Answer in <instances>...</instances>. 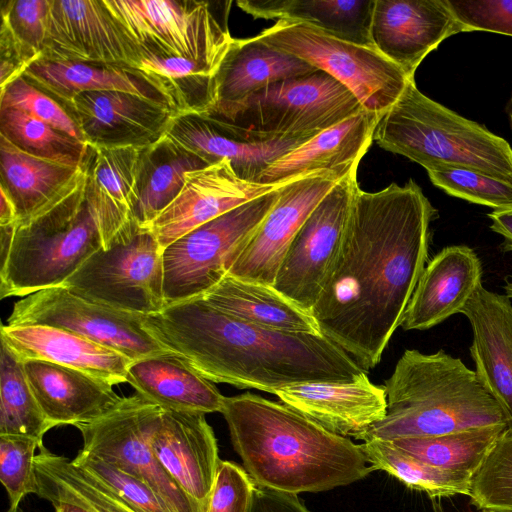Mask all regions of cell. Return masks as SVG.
Listing matches in <instances>:
<instances>
[{
	"instance_id": "obj_48",
	"label": "cell",
	"mask_w": 512,
	"mask_h": 512,
	"mask_svg": "<svg viewBox=\"0 0 512 512\" xmlns=\"http://www.w3.org/2000/svg\"><path fill=\"white\" fill-rule=\"evenodd\" d=\"M446 3L463 32L486 31L512 36V0H446Z\"/></svg>"
},
{
	"instance_id": "obj_39",
	"label": "cell",
	"mask_w": 512,
	"mask_h": 512,
	"mask_svg": "<svg viewBox=\"0 0 512 512\" xmlns=\"http://www.w3.org/2000/svg\"><path fill=\"white\" fill-rule=\"evenodd\" d=\"M0 435H25L40 441L53 428L29 384L24 363L0 341Z\"/></svg>"
},
{
	"instance_id": "obj_45",
	"label": "cell",
	"mask_w": 512,
	"mask_h": 512,
	"mask_svg": "<svg viewBox=\"0 0 512 512\" xmlns=\"http://www.w3.org/2000/svg\"><path fill=\"white\" fill-rule=\"evenodd\" d=\"M0 108L21 110L78 140L84 141L81 132L65 108L24 76L16 78L0 89Z\"/></svg>"
},
{
	"instance_id": "obj_32",
	"label": "cell",
	"mask_w": 512,
	"mask_h": 512,
	"mask_svg": "<svg viewBox=\"0 0 512 512\" xmlns=\"http://www.w3.org/2000/svg\"><path fill=\"white\" fill-rule=\"evenodd\" d=\"M127 382L165 410L221 413L225 398L212 381L171 352L132 361Z\"/></svg>"
},
{
	"instance_id": "obj_15",
	"label": "cell",
	"mask_w": 512,
	"mask_h": 512,
	"mask_svg": "<svg viewBox=\"0 0 512 512\" xmlns=\"http://www.w3.org/2000/svg\"><path fill=\"white\" fill-rule=\"evenodd\" d=\"M41 58L139 70L144 53L103 0H51Z\"/></svg>"
},
{
	"instance_id": "obj_46",
	"label": "cell",
	"mask_w": 512,
	"mask_h": 512,
	"mask_svg": "<svg viewBox=\"0 0 512 512\" xmlns=\"http://www.w3.org/2000/svg\"><path fill=\"white\" fill-rule=\"evenodd\" d=\"M51 0H3L1 23L29 51L42 57L48 30Z\"/></svg>"
},
{
	"instance_id": "obj_3",
	"label": "cell",
	"mask_w": 512,
	"mask_h": 512,
	"mask_svg": "<svg viewBox=\"0 0 512 512\" xmlns=\"http://www.w3.org/2000/svg\"><path fill=\"white\" fill-rule=\"evenodd\" d=\"M221 414L243 468L258 486L298 495L346 486L374 471L360 444L281 401L250 392L225 396Z\"/></svg>"
},
{
	"instance_id": "obj_49",
	"label": "cell",
	"mask_w": 512,
	"mask_h": 512,
	"mask_svg": "<svg viewBox=\"0 0 512 512\" xmlns=\"http://www.w3.org/2000/svg\"><path fill=\"white\" fill-rule=\"evenodd\" d=\"M251 512H311L297 494L281 492L255 484Z\"/></svg>"
},
{
	"instance_id": "obj_44",
	"label": "cell",
	"mask_w": 512,
	"mask_h": 512,
	"mask_svg": "<svg viewBox=\"0 0 512 512\" xmlns=\"http://www.w3.org/2000/svg\"><path fill=\"white\" fill-rule=\"evenodd\" d=\"M72 462L98 479L136 512H172L145 483L97 456L81 450Z\"/></svg>"
},
{
	"instance_id": "obj_28",
	"label": "cell",
	"mask_w": 512,
	"mask_h": 512,
	"mask_svg": "<svg viewBox=\"0 0 512 512\" xmlns=\"http://www.w3.org/2000/svg\"><path fill=\"white\" fill-rule=\"evenodd\" d=\"M163 138L199 157L207 165L228 160L240 178L251 182H257L262 171L273 161L307 141H245L196 113L178 114Z\"/></svg>"
},
{
	"instance_id": "obj_5",
	"label": "cell",
	"mask_w": 512,
	"mask_h": 512,
	"mask_svg": "<svg viewBox=\"0 0 512 512\" xmlns=\"http://www.w3.org/2000/svg\"><path fill=\"white\" fill-rule=\"evenodd\" d=\"M373 140L430 171L469 169L512 183L509 143L430 99L410 80L379 118Z\"/></svg>"
},
{
	"instance_id": "obj_21",
	"label": "cell",
	"mask_w": 512,
	"mask_h": 512,
	"mask_svg": "<svg viewBox=\"0 0 512 512\" xmlns=\"http://www.w3.org/2000/svg\"><path fill=\"white\" fill-rule=\"evenodd\" d=\"M380 116L363 108L273 161L257 183L280 185L322 171L340 179L357 177L359 162L374 141Z\"/></svg>"
},
{
	"instance_id": "obj_51",
	"label": "cell",
	"mask_w": 512,
	"mask_h": 512,
	"mask_svg": "<svg viewBox=\"0 0 512 512\" xmlns=\"http://www.w3.org/2000/svg\"><path fill=\"white\" fill-rule=\"evenodd\" d=\"M0 195V226L16 223L17 212L12 199L2 187Z\"/></svg>"
},
{
	"instance_id": "obj_13",
	"label": "cell",
	"mask_w": 512,
	"mask_h": 512,
	"mask_svg": "<svg viewBox=\"0 0 512 512\" xmlns=\"http://www.w3.org/2000/svg\"><path fill=\"white\" fill-rule=\"evenodd\" d=\"M144 316L87 300L61 285L39 290L15 302L6 325L64 329L135 361L168 352L144 328Z\"/></svg>"
},
{
	"instance_id": "obj_47",
	"label": "cell",
	"mask_w": 512,
	"mask_h": 512,
	"mask_svg": "<svg viewBox=\"0 0 512 512\" xmlns=\"http://www.w3.org/2000/svg\"><path fill=\"white\" fill-rule=\"evenodd\" d=\"M254 490L243 466L220 460L205 512H251Z\"/></svg>"
},
{
	"instance_id": "obj_50",
	"label": "cell",
	"mask_w": 512,
	"mask_h": 512,
	"mask_svg": "<svg viewBox=\"0 0 512 512\" xmlns=\"http://www.w3.org/2000/svg\"><path fill=\"white\" fill-rule=\"evenodd\" d=\"M488 217L491 220L490 229L504 239L503 251L512 252V205L494 209L488 214Z\"/></svg>"
},
{
	"instance_id": "obj_10",
	"label": "cell",
	"mask_w": 512,
	"mask_h": 512,
	"mask_svg": "<svg viewBox=\"0 0 512 512\" xmlns=\"http://www.w3.org/2000/svg\"><path fill=\"white\" fill-rule=\"evenodd\" d=\"M256 37L329 74L349 89L364 109L380 115L414 80L374 48L338 39L308 24L278 20Z\"/></svg>"
},
{
	"instance_id": "obj_35",
	"label": "cell",
	"mask_w": 512,
	"mask_h": 512,
	"mask_svg": "<svg viewBox=\"0 0 512 512\" xmlns=\"http://www.w3.org/2000/svg\"><path fill=\"white\" fill-rule=\"evenodd\" d=\"M207 164L164 138L145 148L133 218L147 227L179 194L186 173Z\"/></svg>"
},
{
	"instance_id": "obj_6",
	"label": "cell",
	"mask_w": 512,
	"mask_h": 512,
	"mask_svg": "<svg viewBox=\"0 0 512 512\" xmlns=\"http://www.w3.org/2000/svg\"><path fill=\"white\" fill-rule=\"evenodd\" d=\"M363 107L324 71L276 82L205 116L245 141L308 140Z\"/></svg>"
},
{
	"instance_id": "obj_40",
	"label": "cell",
	"mask_w": 512,
	"mask_h": 512,
	"mask_svg": "<svg viewBox=\"0 0 512 512\" xmlns=\"http://www.w3.org/2000/svg\"><path fill=\"white\" fill-rule=\"evenodd\" d=\"M0 135L32 156L85 167L90 146L52 125L14 108H0Z\"/></svg>"
},
{
	"instance_id": "obj_37",
	"label": "cell",
	"mask_w": 512,
	"mask_h": 512,
	"mask_svg": "<svg viewBox=\"0 0 512 512\" xmlns=\"http://www.w3.org/2000/svg\"><path fill=\"white\" fill-rule=\"evenodd\" d=\"M506 430L495 425L391 442L432 466L472 476Z\"/></svg>"
},
{
	"instance_id": "obj_34",
	"label": "cell",
	"mask_w": 512,
	"mask_h": 512,
	"mask_svg": "<svg viewBox=\"0 0 512 512\" xmlns=\"http://www.w3.org/2000/svg\"><path fill=\"white\" fill-rule=\"evenodd\" d=\"M237 5L254 18L300 22L338 39L372 47L374 0H241Z\"/></svg>"
},
{
	"instance_id": "obj_57",
	"label": "cell",
	"mask_w": 512,
	"mask_h": 512,
	"mask_svg": "<svg viewBox=\"0 0 512 512\" xmlns=\"http://www.w3.org/2000/svg\"><path fill=\"white\" fill-rule=\"evenodd\" d=\"M511 120H512V113H511Z\"/></svg>"
},
{
	"instance_id": "obj_27",
	"label": "cell",
	"mask_w": 512,
	"mask_h": 512,
	"mask_svg": "<svg viewBox=\"0 0 512 512\" xmlns=\"http://www.w3.org/2000/svg\"><path fill=\"white\" fill-rule=\"evenodd\" d=\"M2 187L12 199L17 225L29 223L69 197L86 180L75 167L23 152L0 135Z\"/></svg>"
},
{
	"instance_id": "obj_42",
	"label": "cell",
	"mask_w": 512,
	"mask_h": 512,
	"mask_svg": "<svg viewBox=\"0 0 512 512\" xmlns=\"http://www.w3.org/2000/svg\"><path fill=\"white\" fill-rule=\"evenodd\" d=\"M42 441L25 435H0V480L10 507L19 506L29 494H38L35 451Z\"/></svg>"
},
{
	"instance_id": "obj_1",
	"label": "cell",
	"mask_w": 512,
	"mask_h": 512,
	"mask_svg": "<svg viewBox=\"0 0 512 512\" xmlns=\"http://www.w3.org/2000/svg\"><path fill=\"white\" fill-rule=\"evenodd\" d=\"M436 209L412 180L355 188L344 235L311 313L365 370L381 360L428 261Z\"/></svg>"
},
{
	"instance_id": "obj_36",
	"label": "cell",
	"mask_w": 512,
	"mask_h": 512,
	"mask_svg": "<svg viewBox=\"0 0 512 512\" xmlns=\"http://www.w3.org/2000/svg\"><path fill=\"white\" fill-rule=\"evenodd\" d=\"M38 496L64 501L91 512H136L114 492L72 460L56 455L44 446L35 456Z\"/></svg>"
},
{
	"instance_id": "obj_7",
	"label": "cell",
	"mask_w": 512,
	"mask_h": 512,
	"mask_svg": "<svg viewBox=\"0 0 512 512\" xmlns=\"http://www.w3.org/2000/svg\"><path fill=\"white\" fill-rule=\"evenodd\" d=\"M86 180L69 197L29 223L17 225L0 268L1 298L61 286L108 240L85 197Z\"/></svg>"
},
{
	"instance_id": "obj_52",
	"label": "cell",
	"mask_w": 512,
	"mask_h": 512,
	"mask_svg": "<svg viewBox=\"0 0 512 512\" xmlns=\"http://www.w3.org/2000/svg\"><path fill=\"white\" fill-rule=\"evenodd\" d=\"M16 223L0 226V268H2L11 251Z\"/></svg>"
},
{
	"instance_id": "obj_22",
	"label": "cell",
	"mask_w": 512,
	"mask_h": 512,
	"mask_svg": "<svg viewBox=\"0 0 512 512\" xmlns=\"http://www.w3.org/2000/svg\"><path fill=\"white\" fill-rule=\"evenodd\" d=\"M461 314L472 329L470 354L480 384L499 404L512 433V303L506 296L477 287Z\"/></svg>"
},
{
	"instance_id": "obj_19",
	"label": "cell",
	"mask_w": 512,
	"mask_h": 512,
	"mask_svg": "<svg viewBox=\"0 0 512 512\" xmlns=\"http://www.w3.org/2000/svg\"><path fill=\"white\" fill-rule=\"evenodd\" d=\"M284 184L244 180L230 161L222 160L188 171L179 194L146 228L164 249L199 226Z\"/></svg>"
},
{
	"instance_id": "obj_12",
	"label": "cell",
	"mask_w": 512,
	"mask_h": 512,
	"mask_svg": "<svg viewBox=\"0 0 512 512\" xmlns=\"http://www.w3.org/2000/svg\"><path fill=\"white\" fill-rule=\"evenodd\" d=\"M161 412L139 394L122 397L101 417L77 426L81 450L145 483L172 512H204L164 470L150 447L149 436Z\"/></svg>"
},
{
	"instance_id": "obj_33",
	"label": "cell",
	"mask_w": 512,
	"mask_h": 512,
	"mask_svg": "<svg viewBox=\"0 0 512 512\" xmlns=\"http://www.w3.org/2000/svg\"><path fill=\"white\" fill-rule=\"evenodd\" d=\"M199 298L227 315L263 328L295 334H322L311 312L271 285L226 275Z\"/></svg>"
},
{
	"instance_id": "obj_26",
	"label": "cell",
	"mask_w": 512,
	"mask_h": 512,
	"mask_svg": "<svg viewBox=\"0 0 512 512\" xmlns=\"http://www.w3.org/2000/svg\"><path fill=\"white\" fill-rule=\"evenodd\" d=\"M1 340L21 360L70 367L111 386L127 382L132 360L70 331L45 325H1Z\"/></svg>"
},
{
	"instance_id": "obj_55",
	"label": "cell",
	"mask_w": 512,
	"mask_h": 512,
	"mask_svg": "<svg viewBox=\"0 0 512 512\" xmlns=\"http://www.w3.org/2000/svg\"><path fill=\"white\" fill-rule=\"evenodd\" d=\"M6 512H23V510L17 506V507H9V509Z\"/></svg>"
},
{
	"instance_id": "obj_9",
	"label": "cell",
	"mask_w": 512,
	"mask_h": 512,
	"mask_svg": "<svg viewBox=\"0 0 512 512\" xmlns=\"http://www.w3.org/2000/svg\"><path fill=\"white\" fill-rule=\"evenodd\" d=\"M282 186L199 226L163 249L165 306L202 297L227 275L277 202Z\"/></svg>"
},
{
	"instance_id": "obj_41",
	"label": "cell",
	"mask_w": 512,
	"mask_h": 512,
	"mask_svg": "<svg viewBox=\"0 0 512 512\" xmlns=\"http://www.w3.org/2000/svg\"><path fill=\"white\" fill-rule=\"evenodd\" d=\"M468 497L478 510L512 512V433L508 430L471 476Z\"/></svg>"
},
{
	"instance_id": "obj_14",
	"label": "cell",
	"mask_w": 512,
	"mask_h": 512,
	"mask_svg": "<svg viewBox=\"0 0 512 512\" xmlns=\"http://www.w3.org/2000/svg\"><path fill=\"white\" fill-rule=\"evenodd\" d=\"M357 177L339 181L320 201L291 242L273 287L312 311L346 228Z\"/></svg>"
},
{
	"instance_id": "obj_11",
	"label": "cell",
	"mask_w": 512,
	"mask_h": 512,
	"mask_svg": "<svg viewBox=\"0 0 512 512\" xmlns=\"http://www.w3.org/2000/svg\"><path fill=\"white\" fill-rule=\"evenodd\" d=\"M144 56L181 57L217 69L234 38L227 17L197 0H103Z\"/></svg>"
},
{
	"instance_id": "obj_16",
	"label": "cell",
	"mask_w": 512,
	"mask_h": 512,
	"mask_svg": "<svg viewBox=\"0 0 512 512\" xmlns=\"http://www.w3.org/2000/svg\"><path fill=\"white\" fill-rule=\"evenodd\" d=\"M92 147H149L180 112L167 103L121 91L85 92L60 103Z\"/></svg>"
},
{
	"instance_id": "obj_2",
	"label": "cell",
	"mask_w": 512,
	"mask_h": 512,
	"mask_svg": "<svg viewBox=\"0 0 512 512\" xmlns=\"http://www.w3.org/2000/svg\"><path fill=\"white\" fill-rule=\"evenodd\" d=\"M144 328L168 352L213 383L267 393L310 382H351L365 371L323 334L263 328L194 298L144 316Z\"/></svg>"
},
{
	"instance_id": "obj_30",
	"label": "cell",
	"mask_w": 512,
	"mask_h": 512,
	"mask_svg": "<svg viewBox=\"0 0 512 512\" xmlns=\"http://www.w3.org/2000/svg\"><path fill=\"white\" fill-rule=\"evenodd\" d=\"M145 148L90 146L85 164V197L103 228L108 247L117 232L133 218Z\"/></svg>"
},
{
	"instance_id": "obj_38",
	"label": "cell",
	"mask_w": 512,
	"mask_h": 512,
	"mask_svg": "<svg viewBox=\"0 0 512 512\" xmlns=\"http://www.w3.org/2000/svg\"><path fill=\"white\" fill-rule=\"evenodd\" d=\"M360 448L374 470L385 471L410 489L425 492L432 499L469 494L470 475L432 466L391 441H364Z\"/></svg>"
},
{
	"instance_id": "obj_53",
	"label": "cell",
	"mask_w": 512,
	"mask_h": 512,
	"mask_svg": "<svg viewBox=\"0 0 512 512\" xmlns=\"http://www.w3.org/2000/svg\"><path fill=\"white\" fill-rule=\"evenodd\" d=\"M55 509V512H91L81 506L64 501L50 502Z\"/></svg>"
},
{
	"instance_id": "obj_20",
	"label": "cell",
	"mask_w": 512,
	"mask_h": 512,
	"mask_svg": "<svg viewBox=\"0 0 512 512\" xmlns=\"http://www.w3.org/2000/svg\"><path fill=\"white\" fill-rule=\"evenodd\" d=\"M205 415L162 409L149 436L161 466L204 512L221 460Z\"/></svg>"
},
{
	"instance_id": "obj_29",
	"label": "cell",
	"mask_w": 512,
	"mask_h": 512,
	"mask_svg": "<svg viewBox=\"0 0 512 512\" xmlns=\"http://www.w3.org/2000/svg\"><path fill=\"white\" fill-rule=\"evenodd\" d=\"M23 363L33 394L54 427L89 423L122 399L113 386L82 371L43 360Z\"/></svg>"
},
{
	"instance_id": "obj_31",
	"label": "cell",
	"mask_w": 512,
	"mask_h": 512,
	"mask_svg": "<svg viewBox=\"0 0 512 512\" xmlns=\"http://www.w3.org/2000/svg\"><path fill=\"white\" fill-rule=\"evenodd\" d=\"M318 71L256 36L235 39L216 73L210 103L203 114L240 101L266 86Z\"/></svg>"
},
{
	"instance_id": "obj_18",
	"label": "cell",
	"mask_w": 512,
	"mask_h": 512,
	"mask_svg": "<svg viewBox=\"0 0 512 512\" xmlns=\"http://www.w3.org/2000/svg\"><path fill=\"white\" fill-rule=\"evenodd\" d=\"M459 32L446 0H374L371 45L409 79L431 51Z\"/></svg>"
},
{
	"instance_id": "obj_23",
	"label": "cell",
	"mask_w": 512,
	"mask_h": 512,
	"mask_svg": "<svg viewBox=\"0 0 512 512\" xmlns=\"http://www.w3.org/2000/svg\"><path fill=\"white\" fill-rule=\"evenodd\" d=\"M282 403L310 418L329 432L359 439L386 414L384 386L365 375L351 382H310L275 392Z\"/></svg>"
},
{
	"instance_id": "obj_8",
	"label": "cell",
	"mask_w": 512,
	"mask_h": 512,
	"mask_svg": "<svg viewBox=\"0 0 512 512\" xmlns=\"http://www.w3.org/2000/svg\"><path fill=\"white\" fill-rule=\"evenodd\" d=\"M87 300L140 315L165 307L163 248L134 218L64 283Z\"/></svg>"
},
{
	"instance_id": "obj_43",
	"label": "cell",
	"mask_w": 512,
	"mask_h": 512,
	"mask_svg": "<svg viewBox=\"0 0 512 512\" xmlns=\"http://www.w3.org/2000/svg\"><path fill=\"white\" fill-rule=\"evenodd\" d=\"M432 184L447 194L494 209L512 205V183L469 169L427 172Z\"/></svg>"
},
{
	"instance_id": "obj_56",
	"label": "cell",
	"mask_w": 512,
	"mask_h": 512,
	"mask_svg": "<svg viewBox=\"0 0 512 512\" xmlns=\"http://www.w3.org/2000/svg\"><path fill=\"white\" fill-rule=\"evenodd\" d=\"M481 512H491V511H485V510H481Z\"/></svg>"
},
{
	"instance_id": "obj_54",
	"label": "cell",
	"mask_w": 512,
	"mask_h": 512,
	"mask_svg": "<svg viewBox=\"0 0 512 512\" xmlns=\"http://www.w3.org/2000/svg\"><path fill=\"white\" fill-rule=\"evenodd\" d=\"M505 295L512 300V276L506 280V285L504 286Z\"/></svg>"
},
{
	"instance_id": "obj_17",
	"label": "cell",
	"mask_w": 512,
	"mask_h": 512,
	"mask_svg": "<svg viewBox=\"0 0 512 512\" xmlns=\"http://www.w3.org/2000/svg\"><path fill=\"white\" fill-rule=\"evenodd\" d=\"M343 179L322 171L283 185L280 196L227 275L274 285L282 260L311 212Z\"/></svg>"
},
{
	"instance_id": "obj_25",
	"label": "cell",
	"mask_w": 512,
	"mask_h": 512,
	"mask_svg": "<svg viewBox=\"0 0 512 512\" xmlns=\"http://www.w3.org/2000/svg\"><path fill=\"white\" fill-rule=\"evenodd\" d=\"M59 103L85 92L121 91L167 103L185 113L176 88L138 69L38 59L22 75Z\"/></svg>"
},
{
	"instance_id": "obj_4",
	"label": "cell",
	"mask_w": 512,
	"mask_h": 512,
	"mask_svg": "<svg viewBox=\"0 0 512 512\" xmlns=\"http://www.w3.org/2000/svg\"><path fill=\"white\" fill-rule=\"evenodd\" d=\"M385 417L359 440L393 441L507 425L497 401L460 358L407 349L385 380Z\"/></svg>"
},
{
	"instance_id": "obj_24",
	"label": "cell",
	"mask_w": 512,
	"mask_h": 512,
	"mask_svg": "<svg viewBox=\"0 0 512 512\" xmlns=\"http://www.w3.org/2000/svg\"><path fill=\"white\" fill-rule=\"evenodd\" d=\"M482 264L466 245L443 248L426 265L404 313L405 331L430 329L461 313L482 284Z\"/></svg>"
}]
</instances>
